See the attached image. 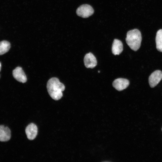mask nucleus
Masks as SVG:
<instances>
[{"label":"nucleus","mask_w":162,"mask_h":162,"mask_svg":"<svg viewBox=\"0 0 162 162\" xmlns=\"http://www.w3.org/2000/svg\"><path fill=\"white\" fill-rule=\"evenodd\" d=\"M48 93L53 99L58 100L63 96L62 92L65 88L64 85L56 77L50 78L47 82L46 86Z\"/></svg>","instance_id":"f257e3e1"},{"label":"nucleus","mask_w":162,"mask_h":162,"mask_svg":"<svg viewBox=\"0 0 162 162\" xmlns=\"http://www.w3.org/2000/svg\"><path fill=\"white\" fill-rule=\"evenodd\" d=\"M129 84V81L128 80L122 78L117 79L112 82L113 87L119 91L126 88Z\"/></svg>","instance_id":"39448f33"},{"label":"nucleus","mask_w":162,"mask_h":162,"mask_svg":"<svg viewBox=\"0 0 162 162\" xmlns=\"http://www.w3.org/2000/svg\"><path fill=\"white\" fill-rule=\"evenodd\" d=\"M94 12L92 7L88 4H83L80 5L77 9V15L83 18H86L92 15Z\"/></svg>","instance_id":"7ed1b4c3"},{"label":"nucleus","mask_w":162,"mask_h":162,"mask_svg":"<svg viewBox=\"0 0 162 162\" xmlns=\"http://www.w3.org/2000/svg\"><path fill=\"white\" fill-rule=\"evenodd\" d=\"M25 132L28 139L30 140H33L37 134V127L35 124L31 123L26 127Z\"/></svg>","instance_id":"6e6552de"},{"label":"nucleus","mask_w":162,"mask_h":162,"mask_svg":"<svg viewBox=\"0 0 162 162\" xmlns=\"http://www.w3.org/2000/svg\"><path fill=\"white\" fill-rule=\"evenodd\" d=\"M155 41L157 50L162 52V29H160L157 32Z\"/></svg>","instance_id":"9b49d317"},{"label":"nucleus","mask_w":162,"mask_h":162,"mask_svg":"<svg viewBox=\"0 0 162 162\" xmlns=\"http://www.w3.org/2000/svg\"><path fill=\"white\" fill-rule=\"evenodd\" d=\"M85 66L87 68H93L97 65L96 59L91 52L86 54L84 58Z\"/></svg>","instance_id":"423d86ee"},{"label":"nucleus","mask_w":162,"mask_h":162,"mask_svg":"<svg viewBox=\"0 0 162 162\" xmlns=\"http://www.w3.org/2000/svg\"><path fill=\"white\" fill-rule=\"evenodd\" d=\"M126 41L131 49L136 51L140 48L142 40L140 31L134 29L128 31L127 34Z\"/></svg>","instance_id":"f03ea898"},{"label":"nucleus","mask_w":162,"mask_h":162,"mask_svg":"<svg viewBox=\"0 0 162 162\" xmlns=\"http://www.w3.org/2000/svg\"></svg>","instance_id":"4468645a"},{"label":"nucleus","mask_w":162,"mask_h":162,"mask_svg":"<svg viewBox=\"0 0 162 162\" xmlns=\"http://www.w3.org/2000/svg\"><path fill=\"white\" fill-rule=\"evenodd\" d=\"M10 137L11 131L9 128L3 125H0V141H8Z\"/></svg>","instance_id":"1a4fd4ad"},{"label":"nucleus","mask_w":162,"mask_h":162,"mask_svg":"<svg viewBox=\"0 0 162 162\" xmlns=\"http://www.w3.org/2000/svg\"><path fill=\"white\" fill-rule=\"evenodd\" d=\"M1 63L0 62V71L1 70Z\"/></svg>","instance_id":"ddd939ff"},{"label":"nucleus","mask_w":162,"mask_h":162,"mask_svg":"<svg viewBox=\"0 0 162 162\" xmlns=\"http://www.w3.org/2000/svg\"><path fill=\"white\" fill-rule=\"evenodd\" d=\"M123 50V45L122 41L117 39H114L112 46V51L115 55H119Z\"/></svg>","instance_id":"9d476101"},{"label":"nucleus","mask_w":162,"mask_h":162,"mask_svg":"<svg viewBox=\"0 0 162 162\" xmlns=\"http://www.w3.org/2000/svg\"><path fill=\"white\" fill-rule=\"evenodd\" d=\"M13 75L14 78L19 82L24 83L27 81L26 76L20 67H18L13 70Z\"/></svg>","instance_id":"0eeeda50"},{"label":"nucleus","mask_w":162,"mask_h":162,"mask_svg":"<svg viewBox=\"0 0 162 162\" xmlns=\"http://www.w3.org/2000/svg\"><path fill=\"white\" fill-rule=\"evenodd\" d=\"M162 79V72L160 70H156L153 72L148 78L149 85L151 88H154Z\"/></svg>","instance_id":"20e7f679"},{"label":"nucleus","mask_w":162,"mask_h":162,"mask_svg":"<svg viewBox=\"0 0 162 162\" xmlns=\"http://www.w3.org/2000/svg\"><path fill=\"white\" fill-rule=\"evenodd\" d=\"M10 47V43L6 40L0 42V55L7 52Z\"/></svg>","instance_id":"f8f14e48"}]
</instances>
